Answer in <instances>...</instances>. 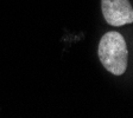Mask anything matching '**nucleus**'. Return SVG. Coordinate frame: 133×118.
Wrapping results in <instances>:
<instances>
[{
	"label": "nucleus",
	"instance_id": "nucleus-1",
	"mask_svg": "<svg viewBox=\"0 0 133 118\" xmlns=\"http://www.w3.org/2000/svg\"><path fill=\"white\" fill-rule=\"evenodd\" d=\"M102 66L114 76H121L127 69L128 51L121 33L112 31L105 33L97 47Z\"/></svg>",
	"mask_w": 133,
	"mask_h": 118
},
{
	"label": "nucleus",
	"instance_id": "nucleus-2",
	"mask_svg": "<svg viewBox=\"0 0 133 118\" xmlns=\"http://www.w3.org/2000/svg\"><path fill=\"white\" fill-rule=\"evenodd\" d=\"M106 22L114 27L133 22V7L128 0H101Z\"/></svg>",
	"mask_w": 133,
	"mask_h": 118
}]
</instances>
